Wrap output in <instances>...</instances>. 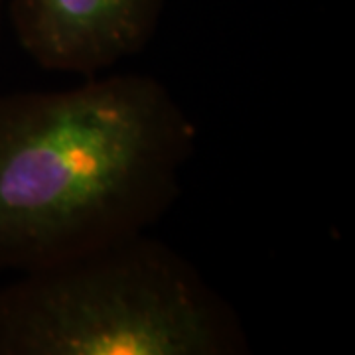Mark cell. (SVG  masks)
<instances>
[{"instance_id": "cell-1", "label": "cell", "mask_w": 355, "mask_h": 355, "mask_svg": "<svg viewBox=\"0 0 355 355\" xmlns=\"http://www.w3.org/2000/svg\"><path fill=\"white\" fill-rule=\"evenodd\" d=\"M196 127L150 76L0 95V270L146 233L174 205Z\"/></svg>"}, {"instance_id": "cell-3", "label": "cell", "mask_w": 355, "mask_h": 355, "mask_svg": "<svg viewBox=\"0 0 355 355\" xmlns=\"http://www.w3.org/2000/svg\"><path fill=\"white\" fill-rule=\"evenodd\" d=\"M164 0H10L14 34L44 69L93 76L146 48Z\"/></svg>"}, {"instance_id": "cell-2", "label": "cell", "mask_w": 355, "mask_h": 355, "mask_svg": "<svg viewBox=\"0 0 355 355\" xmlns=\"http://www.w3.org/2000/svg\"><path fill=\"white\" fill-rule=\"evenodd\" d=\"M0 288V355H241L233 306L140 233Z\"/></svg>"}, {"instance_id": "cell-4", "label": "cell", "mask_w": 355, "mask_h": 355, "mask_svg": "<svg viewBox=\"0 0 355 355\" xmlns=\"http://www.w3.org/2000/svg\"><path fill=\"white\" fill-rule=\"evenodd\" d=\"M0 16H2V0H0Z\"/></svg>"}]
</instances>
